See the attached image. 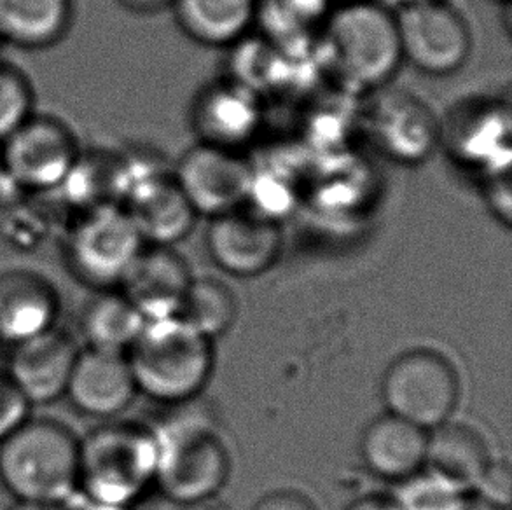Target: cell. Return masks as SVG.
I'll return each instance as SVG.
<instances>
[{"label":"cell","mask_w":512,"mask_h":510,"mask_svg":"<svg viewBox=\"0 0 512 510\" xmlns=\"http://www.w3.org/2000/svg\"><path fill=\"white\" fill-rule=\"evenodd\" d=\"M315 51L320 69L350 97L385 88L404 63L395 13L378 0H345L333 7Z\"/></svg>","instance_id":"6da1fadb"},{"label":"cell","mask_w":512,"mask_h":510,"mask_svg":"<svg viewBox=\"0 0 512 510\" xmlns=\"http://www.w3.org/2000/svg\"><path fill=\"white\" fill-rule=\"evenodd\" d=\"M77 470L79 437L60 421L28 416L0 441V484L16 502L69 505Z\"/></svg>","instance_id":"7a4b0ae2"},{"label":"cell","mask_w":512,"mask_h":510,"mask_svg":"<svg viewBox=\"0 0 512 510\" xmlns=\"http://www.w3.org/2000/svg\"><path fill=\"white\" fill-rule=\"evenodd\" d=\"M156 476L153 430L130 421L109 420L79 437L77 498L132 507Z\"/></svg>","instance_id":"3957f363"},{"label":"cell","mask_w":512,"mask_h":510,"mask_svg":"<svg viewBox=\"0 0 512 510\" xmlns=\"http://www.w3.org/2000/svg\"><path fill=\"white\" fill-rule=\"evenodd\" d=\"M126 359L137 390L163 404L198 397L214 371L212 339L177 317L146 322Z\"/></svg>","instance_id":"277c9868"},{"label":"cell","mask_w":512,"mask_h":510,"mask_svg":"<svg viewBox=\"0 0 512 510\" xmlns=\"http://www.w3.org/2000/svg\"><path fill=\"white\" fill-rule=\"evenodd\" d=\"M144 247L139 229L121 205L70 214L63 226L65 266L95 292L119 289Z\"/></svg>","instance_id":"5b68a950"},{"label":"cell","mask_w":512,"mask_h":510,"mask_svg":"<svg viewBox=\"0 0 512 510\" xmlns=\"http://www.w3.org/2000/svg\"><path fill=\"white\" fill-rule=\"evenodd\" d=\"M156 437L154 486L177 504L214 497L228 481L229 453L214 428L201 418L172 420Z\"/></svg>","instance_id":"8992f818"},{"label":"cell","mask_w":512,"mask_h":510,"mask_svg":"<svg viewBox=\"0 0 512 510\" xmlns=\"http://www.w3.org/2000/svg\"><path fill=\"white\" fill-rule=\"evenodd\" d=\"M359 128L381 156L397 165H423L441 145V118L422 97L385 88L362 97Z\"/></svg>","instance_id":"52a82bcc"},{"label":"cell","mask_w":512,"mask_h":510,"mask_svg":"<svg viewBox=\"0 0 512 510\" xmlns=\"http://www.w3.org/2000/svg\"><path fill=\"white\" fill-rule=\"evenodd\" d=\"M388 413L430 432L450 421L460 399V380L450 360L434 350L402 353L381 380Z\"/></svg>","instance_id":"ba28073f"},{"label":"cell","mask_w":512,"mask_h":510,"mask_svg":"<svg viewBox=\"0 0 512 510\" xmlns=\"http://www.w3.org/2000/svg\"><path fill=\"white\" fill-rule=\"evenodd\" d=\"M394 13L402 60L422 74L453 76L471 60V27L448 0H409Z\"/></svg>","instance_id":"9c48e42d"},{"label":"cell","mask_w":512,"mask_h":510,"mask_svg":"<svg viewBox=\"0 0 512 510\" xmlns=\"http://www.w3.org/2000/svg\"><path fill=\"white\" fill-rule=\"evenodd\" d=\"M9 180L25 194H55L83 145L63 119L35 111L0 144Z\"/></svg>","instance_id":"30bf717a"},{"label":"cell","mask_w":512,"mask_h":510,"mask_svg":"<svg viewBox=\"0 0 512 510\" xmlns=\"http://www.w3.org/2000/svg\"><path fill=\"white\" fill-rule=\"evenodd\" d=\"M453 163L478 177L512 166L511 105L502 98H469L441 118V145Z\"/></svg>","instance_id":"8fae6325"},{"label":"cell","mask_w":512,"mask_h":510,"mask_svg":"<svg viewBox=\"0 0 512 510\" xmlns=\"http://www.w3.org/2000/svg\"><path fill=\"white\" fill-rule=\"evenodd\" d=\"M146 245L175 247L200 215L179 186L173 170L149 159L126 156V191L121 201Z\"/></svg>","instance_id":"7c38bea8"},{"label":"cell","mask_w":512,"mask_h":510,"mask_svg":"<svg viewBox=\"0 0 512 510\" xmlns=\"http://www.w3.org/2000/svg\"><path fill=\"white\" fill-rule=\"evenodd\" d=\"M173 175L196 214L214 219L247 207L254 163L242 151L198 142L180 156Z\"/></svg>","instance_id":"4fadbf2b"},{"label":"cell","mask_w":512,"mask_h":510,"mask_svg":"<svg viewBox=\"0 0 512 510\" xmlns=\"http://www.w3.org/2000/svg\"><path fill=\"white\" fill-rule=\"evenodd\" d=\"M263 121V97L231 77L203 86L189 107V125L198 142L231 151H243Z\"/></svg>","instance_id":"5bb4252c"},{"label":"cell","mask_w":512,"mask_h":510,"mask_svg":"<svg viewBox=\"0 0 512 510\" xmlns=\"http://www.w3.org/2000/svg\"><path fill=\"white\" fill-rule=\"evenodd\" d=\"M208 221V255L224 273L252 278L277 264L284 249V233L278 222L264 219L247 207Z\"/></svg>","instance_id":"9a60e30c"},{"label":"cell","mask_w":512,"mask_h":510,"mask_svg":"<svg viewBox=\"0 0 512 510\" xmlns=\"http://www.w3.org/2000/svg\"><path fill=\"white\" fill-rule=\"evenodd\" d=\"M81 348L58 327L9 348L7 376L30 406H46L65 397Z\"/></svg>","instance_id":"2e32d148"},{"label":"cell","mask_w":512,"mask_h":510,"mask_svg":"<svg viewBox=\"0 0 512 510\" xmlns=\"http://www.w3.org/2000/svg\"><path fill=\"white\" fill-rule=\"evenodd\" d=\"M139 393L125 353L81 348L70 374L65 399L95 420H116Z\"/></svg>","instance_id":"e0dca14e"},{"label":"cell","mask_w":512,"mask_h":510,"mask_svg":"<svg viewBox=\"0 0 512 510\" xmlns=\"http://www.w3.org/2000/svg\"><path fill=\"white\" fill-rule=\"evenodd\" d=\"M60 296L46 276L32 269L0 273V343L11 346L55 329Z\"/></svg>","instance_id":"ac0fdd59"},{"label":"cell","mask_w":512,"mask_h":510,"mask_svg":"<svg viewBox=\"0 0 512 510\" xmlns=\"http://www.w3.org/2000/svg\"><path fill=\"white\" fill-rule=\"evenodd\" d=\"M194 276L173 247L146 245L119 290L149 320L175 317Z\"/></svg>","instance_id":"d6986e66"},{"label":"cell","mask_w":512,"mask_h":510,"mask_svg":"<svg viewBox=\"0 0 512 510\" xmlns=\"http://www.w3.org/2000/svg\"><path fill=\"white\" fill-rule=\"evenodd\" d=\"M429 432L394 414H383L360 437V456L374 476L402 483L425 467Z\"/></svg>","instance_id":"ffe728a7"},{"label":"cell","mask_w":512,"mask_h":510,"mask_svg":"<svg viewBox=\"0 0 512 510\" xmlns=\"http://www.w3.org/2000/svg\"><path fill=\"white\" fill-rule=\"evenodd\" d=\"M259 0H172L180 30L208 48H233L256 25Z\"/></svg>","instance_id":"44dd1931"},{"label":"cell","mask_w":512,"mask_h":510,"mask_svg":"<svg viewBox=\"0 0 512 510\" xmlns=\"http://www.w3.org/2000/svg\"><path fill=\"white\" fill-rule=\"evenodd\" d=\"M74 25V0H0L4 46L42 51L55 48Z\"/></svg>","instance_id":"7402d4cb"},{"label":"cell","mask_w":512,"mask_h":510,"mask_svg":"<svg viewBox=\"0 0 512 510\" xmlns=\"http://www.w3.org/2000/svg\"><path fill=\"white\" fill-rule=\"evenodd\" d=\"M490 462L485 437L471 425L446 421L430 430L425 465L457 490H474Z\"/></svg>","instance_id":"603a6c76"},{"label":"cell","mask_w":512,"mask_h":510,"mask_svg":"<svg viewBox=\"0 0 512 510\" xmlns=\"http://www.w3.org/2000/svg\"><path fill=\"white\" fill-rule=\"evenodd\" d=\"M126 191V156L114 151H84L55 196L70 214L121 205Z\"/></svg>","instance_id":"cb8c5ba5"},{"label":"cell","mask_w":512,"mask_h":510,"mask_svg":"<svg viewBox=\"0 0 512 510\" xmlns=\"http://www.w3.org/2000/svg\"><path fill=\"white\" fill-rule=\"evenodd\" d=\"M144 325L146 318L119 289L97 290L79 318L86 348L125 355Z\"/></svg>","instance_id":"d4e9b609"},{"label":"cell","mask_w":512,"mask_h":510,"mask_svg":"<svg viewBox=\"0 0 512 510\" xmlns=\"http://www.w3.org/2000/svg\"><path fill=\"white\" fill-rule=\"evenodd\" d=\"M333 9V0H259L264 39L285 51H306Z\"/></svg>","instance_id":"484cf974"},{"label":"cell","mask_w":512,"mask_h":510,"mask_svg":"<svg viewBox=\"0 0 512 510\" xmlns=\"http://www.w3.org/2000/svg\"><path fill=\"white\" fill-rule=\"evenodd\" d=\"M238 315L233 290L215 278H193L175 317L201 336L212 339L231 329Z\"/></svg>","instance_id":"4316f807"},{"label":"cell","mask_w":512,"mask_h":510,"mask_svg":"<svg viewBox=\"0 0 512 510\" xmlns=\"http://www.w3.org/2000/svg\"><path fill=\"white\" fill-rule=\"evenodd\" d=\"M35 112L30 77L6 58H0V144Z\"/></svg>","instance_id":"83f0119b"},{"label":"cell","mask_w":512,"mask_h":510,"mask_svg":"<svg viewBox=\"0 0 512 510\" xmlns=\"http://www.w3.org/2000/svg\"><path fill=\"white\" fill-rule=\"evenodd\" d=\"M464 495L443 477L420 470L402 481L394 498L401 510H458Z\"/></svg>","instance_id":"f1b7e54d"},{"label":"cell","mask_w":512,"mask_h":510,"mask_svg":"<svg viewBox=\"0 0 512 510\" xmlns=\"http://www.w3.org/2000/svg\"><path fill=\"white\" fill-rule=\"evenodd\" d=\"M485 205L493 217L507 229L512 224V184L511 168L500 172L488 173L479 177Z\"/></svg>","instance_id":"f546056e"},{"label":"cell","mask_w":512,"mask_h":510,"mask_svg":"<svg viewBox=\"0 0 512 510\" xmlns=\"http://www.w3.org/2000/svg\"><path fill=\"white\" fill-rule=\"evenodd\" d=\"M32 406L14 386L4 369H0V441L27 420Z\"/></svg>","instance_id":"4dcf8cb0"},{"label":"cell","mask_w":512,"mask_h":510,"mask_svg":"<svg viewBox=\"0 0 512 510\" xmlns=\"http://www.w3.org/2000/svg\"><path fill=\"white\" fill-rule=\"evenodd\" d=\"M511 467L507 462H490L476 484V493L507 509L511 504Z\"/></svg>","instance_id":"1f68e13d"},{"label":"cell","mask_w":512,"mask_h":510,"mask_svg":"<svg viewBox=\"0 0 512 510\" xmlns=\"http://www.w3.org/2000/svg\"><path fill=\"white\" fill-rule=\"evenodd\" d=\"M250 510H319L305 493L298 490H275L259 498Z\"/></svg>","instance_id":"d6a6232c"},{"label":"cell","mask_w":512,"mask_h":510,"mask_svg":"<svg viewBox=\"0 0 512 510\" xmlns=\"http://www.w3.org/2000/svg\"><path fill=\"white\" fill-rule=\"evenodd\" d=\"M116 2L128 13L139 14V16H151L172 6V0H116Z\"/></svg>","instance_id":"836d02e7"},{"label":"cell","mask_w":512,"mask_h":510,"mask_svg":"<svg viewBox=\"0 0 512 510\" xmlns=\"http://www.w3.org/2000/svg\"><path fill=\"white\" fill-rule=\"evenodd\" d=\"M345 510H401L394 497L385 495H366L348 505Z\"/></svg>","instance_id":"e575fe53"},{"label":"cell","mask_w":512,"mask_h":510,"mask_svg":"<svg viewBox=\"0 0 512 510\" xmlns=\"http://www.w3.org/2000/svg\"><path fill=\"white\" fill-rule=\"evenodd\" d=\"M458 510H507L504 507H499L497 504H493L490 500H486V498L478 495L476 491L472 493V495H467L465 493L464 498H462V504L458 507Z\"/></svg>","instance_id":"d590c367"},{"label":"cell","mask_w":512,"mask_h":510,"mask_svg":"<svg viewBox=\"0 0 512 510\" xmlns=\"http://www.w3.org/2000/svg\"><path fill=\"white\" fill-rule=\"evenodd\" d=\"M18 193L20 191L9 180L6 165H4V159H2V151H0V205H6L7 201L13 200L14 196Z\"/></svg>","instance_id":"8d00e7d4"},{"label":"cell","mask_w":512,"mask_h":510,"mask_svg":"<svg viewBox=\"0 0 512 510\" xmlns=\"http://www.w3.org/2000/svg\"><path fill=\"white\" fill-rule=\"evenodd\" d=\"M67 509L69 510H132V507H121V505H107V504H97V502H88V500H83V498H79L77 502H70L67 505Z\"/></svg>","instance_id":"74e56055"},{"label":"cell","mask_w":512,"mask_h":510,"mask_svg":"<svg viewBox=\"0 0 512 510\" xmlns=\"http://www.w3.org/2000/svg\"><path fill=\"white\" fill-rule=\"evenodd\" d=\"M9 510H69L67 505L28 504V502H16Z\"/></svg>","instance_id":"f35d334b"},{"label":"cell","mask_w":512,"mask_h":510,"mask_svg":"<svg viewBox=\"0 0 512 510\" xmlns=\"http://www.w3.org/2000/svg\"><path fill=\"white\" fill-rule=\"evenodd\" d=\"M4 48V44H2V41H0V49ZM0 58H4V56H2V53H0Z\"/></svg>","instance_id":"ab89813d"},{"label":"cell","mask_w":512,"mask_h":510,"mask_svg":"<svg viewBox=\"0 0 512 510\" xmlns=\"http://www.w3.org/2000/svg\"><path fill=\"white\" fill-rule=\"evenodd\" d=\"M499 2H506V4H509V0H499Z\"/></svg>","instance_id":"60d3db41"},{"label":"cell","mask_w":512,"mask_h":510,"mask_svg":"<svg viewBox=\"0 0 512 510\" xmlns=\"http://www.w3.org/2000/svg\"><path fill=\"white\" fill-rule=\"evenodd\" d=\"M401 2H409V0H401Z\"/></svg>","instance_id":"b9f144b4"}]
</instances>
